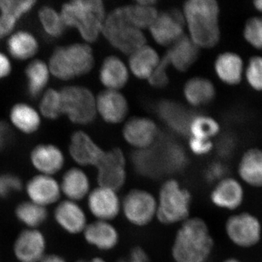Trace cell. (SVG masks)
Here are the masks:
<instances>
[{
    "label": "cell",
    "mask_w": 262,
    "mask_h": 262,
    "mask_svg": "<svg viewBox=\"0 0 262 262\" xmlns=\"http://www.w3.org/2000/svg\"><path fill=\"white\" fill-rule=\"evenodd\" d=\"M66 28L75 29L85 43L97 40L104 23L105 10L100 0H74L60 8Z\"/></svg>",
    "instance_id": "obj_4"
},
{
    "label": "cell",
    "mask_w": 262,
    "mask_h": 262,
    "mask_svg": "<svg viewBox=\"0 0 262 262\" xmlns=\"http://www.w3.org/2000/svg\"><path fill=\"white\" fill-rule=\"evenodd\" d=\"M212 204L225 211H236L246 201L244 184L238 179L227 177L214 184L210 194Z\"/></svg>",
    "instance_id": "obj_11"
},
{
    "label": "cell",
    "mask_w": 262,
    "mask_h": 262,
    "mask_svg": "<svg viewBox=\"0 0 262 262\" xmlns=\"http://www.w3.org/2000/svg\"><path fill=\"white\" fill-rule=\"evenodd\" d=\"M189 148L194 154L203 155L208 154L213 149V144L210 140L191 138Z\"/></svg>",
    "instance_id": "obj_48"
},
{
    "label": "cell",
    "mask_w": 262,
    "mask_h": 262,
    "mask_svg": "<svg viewBox=\"0 0 262 262\" xmlns=\"http://www.w3.org/2000/svg\"><path fill=\"white\" fill-rule=\"evenodd\" d=\"M61 91L62 111L72 123L87 125L96 117V98L91 90L77 84L63 86Z\"/></svg>",
    "instance_id": "obj_7"
},
{
    "label": "cell",
    "mask_w": 262,
    "mask_h": 262,
    "mask_svg": "<svg viewBox=\"0 0 262 262\" xmlns=\"http://www.w3.org/2000/svg\"><path fill=\"white\" fill-rule=\"evenodd\" d=\"M83 234L84 241L100 251H111L120 241V234L116 227L106 221L96 220L88 224Z\"/></svg>",
    "instance_id": "obj_24"
},
{
    "label": "cell",
    "mask_w": 262,
    "mask_h": 262,
    "mask_svg": "<svg viewBox=\"0 0 262 262\" xmlns=\"http://www.w3.org/2000/svg\"><path fill=\"white\" fill-rule=\"evenodd\" d=\"M158 202L148 191L131 189L121 201V211L127 222L136 227H144L151 223L157 215Z\"/></svg>",
    "instance_id": "obj_9"
},
{
    "label": "cell",
    "mask_w": 262,
    "mask_h": 262,
    "mask_svg": "<svg viewBox=\"0 0 262 262\" xmlns=\"http://www.w3.org/2000/svg\"><path fill=\"white\" fill-rule=\"evenodd\" d=\"M29 160L39 174L53 177L63 169L66 158L59 146L51 143H41L34 146Z\"/></svg>",
    "instance_id": "obj_15"
},
{
    "label": "cell",
    "mask_w": 262,
    "mask_h": 262,
    "mask_svg": "<svg viewBox=\"0 0 262 262\" xmlns=\"http://www.w3.org/2000/svg\"><path fill=\"white\" fill-rule=\"evenodd\" d=\"M13 64L8 53L0 51V80H5L13 73Z\"/></svg>",
    "instance_id": "obj_49"
},
{
    "label": "cell",
    "mask_w": 262,
    "mask_h": 262,
    "mask_svg": "<svg viewBox=\"0 0 262 262\" xmlns=\"http://www.w3.org/2000/svg\"><path fill=\"white\" fill-rule=\"evenodd\" d=\"M127 18L136 28L150 27L156 20L158 13L154 6L139 4L125 6Z\"/></svg>",
    "instance_id": "obj_38"
},
{
    "label": "cell",
    "mask_w": 262,
    "mask_h": 262,
    "mask_svg": "<svg viewBox=\"0 0 262 262\" xmlns=\"http://www.w3.org/2000/svg\"><path fill=\"white\" fill-rule=\"evenodd\" d=\"M60 187L61 193L67 196V200L77 202L89 195L91 183L82 169L74 167L63 174Z\"/></svg>",
    "instance_id": "obj_28"
},
{
    "label": "cell",
    "mask_w": 262,
    "mask_h": 262,
    "mask_svg": "<svg viewBox=\"0 0 262 262\" xmlns=\"http://www.w3.org/2000/svg\"><path fill=\"white\" fill-rule=\"evenodd\" d=\"M37 18L43 32L48 37L59 39L64 34L67 28L60 10L50 5H44L38 10Z\"/></svg>",
    "instance_id": "obj_35"
},
{
    "label": "cell",
    "mask_w": 262,
    "mask_h": 262,
    "mask_svg": "<svg viewBox=\"0 0 262 262\" xmlns=\"http://www.w3.org/2000/svg\"><path fill=\"white\" fill-rule=\"evenodd\" d=\"M244 72L251 88L262 92V56H254L250 58Z\"/></svg>",
    "instance_id": "obj_42"
},
{
    "label": "cell",
    "mask_w": 262,
    "mask_h": 262,
    "mask_svg": "<svg viewBox=\"0 0 262 262\" xmlns=\"http://www.w3.org/2000/svg\"><path fill=\"white\" fill-rule=\"evenodd\" d=\"M184 25L182 13L174 9L158 15L149 29L157 42L161 46H169L182 37Z\"/></svg>",
    "instance_id": "obj_14"
},
{
    "label": "cell",
    "mask_w": 262,
    "mask_h": 262,
    "mask_svg": "<svg viewBox=\"0 0 262 262\" xmlns=\"http://www.w3.org/2000/svg\"><path fill=\"white\" fill-rule=\"evenodd\" d=\"M101 33L113 47L127 55L146 42L141 29L136 28L127 18L125 7L117 8L106 17Z\"/></svg>",
    "instance_id": "obj_5"
},
{
    "label": "cell",
    "mask_w": 262,
    "mask_h": 262,
    "mask_svg": "<svg viewBox=\"0 0 262 262\" xmlns=\"http://www.w3.org/2000/svg\"><path fill=\"white\" fill-rule=\"evenodd\" d=\"M18 22L10 15L0 13V40L9 37L15 30Z\"/></svg>",
    "instance_id": "obj_47"
},
{
    "label": "cell",
    "mask_w": 262,
    "mask_h": 262,
    "mask_svg": "<svg viewBox=\"0 0 262 262\" xmlns=\"http://www.w3.org/2000/svg\"><path fill=\"white\" fill-rule=\"evenodd\" d=\"M253 7L257 11L262 13V0H256L253 2Z\"/></svg>",
    "instance_id": "obj_52"
},
{
    "label": "cell",
    "mask_w": 262,
    "mask_h": 262,
    "mask_svg": "<svg viewBox=\"0 0 262 262\" xmlns=\"http://www.w3.org/2000/svg\"><path fill=\"white\" fill-rule=\"evenodd\" d=\"M117 262H143L139 261V260L136 259V258L131 257L129 256L128 258H122L120 259L117 260Z\"/></svg>",
    "instance_id": "obj_54"
},
{
    "label": "cell",
    "mask_w": 262,
    "mask_h": 262,
    "mask_svg": "<svg viewBox=\"0 0 262 262\" xmlns=\"http://www.w3.org/2000/svg\"><path fill=\"white\" fill-rule=\"evenodd\" d=\"M223 262H244L243 261H241V259H239V258H235V257H229L226 258L225 261Z\"/></svg>",
    "instance_id": "obj_55"
},
{
    "label": "cell",
    "mask_w": 262,
    "mask_h": 262,
    "mask_svg": "<svg viewBox=\"0 0 262 262\" xmlns=\"http://www.w3.org/2000/svg\"><path fill=\"white\" fill-rule=\"evenodd\" d=\"M226 235L236 247L250 249L257 246L262 239V222L249 211L236 212L225 224Z\"/></svg>",
    "instance_id": "obj_8"
},
{
    "label": "cell",
    "mask_w": 262,
    "mask_h": 262,
    "mask_svg": "<svg viewBox=\"0 0 262 262\" xmlns=\"http://www.w3.org/2000/svg\"><path fill=\"white\" fill-rule=\"evenodd\" d=\"M214 248V241L206 222L198 217L182 222L172 246L175 262H207Z\"/></svg>",
    "instance_id": "obj_1"
},
{
    "label": "cell",
    "mask_w": 262,
    "mask_h": 262,
    "mask_svg": "<svg viewBox=\"0 0 262 262\" xmlns=\"http://www.w3.org/2000/svg\"><path fill=\"white\" fill-rule=\"evenodd\" d=\"M75 262H106L104 259L100 257H95L93 258L91 260H85V259H80L77 260V261Z\"/></svg>",
    "instance_id": "obj_53"
},
{
    "label": "cell",
    "mask_w": 262,
    "mask_h": 262,
    "mask_svg": "<svg viewBox=\"0 0 262 262\" xmlns=\"http://www.w3.org/2000/svg\"><path fill=\"white\" fill-rule=\"evenodd\" d=\"M214 85L211 81L195 77L188 81L184 87V96L194 106L208 104L215 97Z\"/></svg>",
    "instance_id": "obj_34"
},
{
    "label": "cell",
    "mask_w": 262,
    "mask_h": 262,
    "mask_svg": "<svg viewBox=\"0 0 262 262\" xmlns=\"http://www.w3.org/2000/svg\"><path fill=\"white\" fill-rule=\"evenodd\" d=\"M55 220L67 233L80 234L88 225L84 210L77 202L66 200L58 203L54 212Z\"/></svg>",
    "instance_id": "obj_23"
},
{
    "label": "cell",
    "mask_w": 262,
    "mask_h": 262,
    "mask_svg": "<svg viewBox=\"0 0 262 262\" xmlns=\"http://www.w3.org/2000/svg\"><path fill=\"white\" fill-rule=\"evenodd\" d=\"M47 62L52 77L68 82L89 74L94 68L95 58L88 43L75 42L55 48Z\"/></svg>",
    "instance_id": "obj_3"
},
{
    "label": "cell",
    "mask_w": 262,
    "mask_h": 262,
    "mask_svg": "<svg viewBox=\"0 0 262 262\" xmlns=\"http://www.w3.org/2000/svg\"><path fill=\"white\" fill-rule=\"evenodd\" d=\"M220 130L218 122L211 117L198 116L193 119L189 132L192 137L210 140L211 137L219 134Z\"/></svg>",
    "instance_id": "obj_39"
},
{
    "label": "cell",
    "mask_w": 262,
    "mask_h": 262,
    "mask_svg": "<svg viewBox=\"0 0 262 262\" xmlns=\"http://www.w3.org/2000/svg\"><path fill=\"white\" fill-rule=\"evenodd\" d=\"M23 188L21 179L11 173L0 174V196L8 198L13 193L18 192Z\"/></svg>",
    "instance_id": "obj_43"
},
{
    "label": "cell",
    "mask_w": 262,
    "mask_h": 262,
    "mask_svg": "<svg viewBox=\"0 0 262 262\" xmlns=\"http://www.w3.org/2000/svg\"><path fill=\"white\" fill-rule=\"evenodd\" d=\"M101 83L108 90L116 91L127 83L128 74L123 62L115 56L105 58L99 72Z\"/></svg>",
    "instance_id": "obj_31"
},
{
    "label": "cell",
    "mask_w": 262,
    "mask_h": 262,
    "mask_svg": "<svg viewBox=\"0 0 262 262\" xmlns=\"http://www.w3.org/2000/svg\"><path fill=\"white\" fill-rule=\"evenodd\" d=\"M198 46L192 39L182 36L173 43L172 48L165 55L168 57L170 63L173 64L177 70L185 72L198 59Z\"/></svg>",
    "instance_id": "obj_30"
},
{
    "label": "cell",
    "mask_w": 262,
    "mask_h": 262,
    "mask_svg": "<svg viewBox=\"0 0 262 262\" xmlns=\"http://www.w3.org/2000/svg\"><path fill=\"white\" fill-rule=\"evenodd\" d=\"M217 151L220 156L226 158L230 155L234 149L233 140L229 136L222 137L217 144Z\"/></svg>",
    "instance_id": "obj_50"
},
{
    "label": "cell",
    "mask_w": 262,
    "mask_h": 262,
    "mask_svg": "<svg viewBox=\"0 0 262 262\" xmlns=\"http://www.w3.org/2000/svg\"><path fill=\"white\" fill-rule=\"evenodd\" d=\"M26 192L30 201L39 206H51L61 198L60 184L51 176L39 175L32 177L26 185Z\"/></svg>",
    "instance_id": "obj_20"
},
{
    "label": "cell",
    "mask_w": 262,
    "mask_h": 262,
    "mask_svg": "<svg viewBox=\"0 0 262 262\" xmlns=\"http://www.w3.org/2000/svg\"><path fill=\"white\" fill-rule=\"evenodd\" d=\"M238 179L244 185L262 189V149L251 148L241 156L237 165Z\"/></svg>",
    "instance_id": "obj_26"
},
{
    "label": "cell",
    "mask_w": 262,
    "mask_h": 262,
    "mask_svg": "<svg viewBox=\"0 0 262 262\" xmlns=\"http://www.w3.org/2000/svg\"><path fill=\"white\" fill-rule=\"evenodd\" d=\"M244 37L250 46L262 50V16L248 19L245 24Z\"/></svg>",
    "instance_id": "obj_41"
},
{
    "label": "cell",
    "mask_w": 262,
    "mask_h": 262,
    "mask_svg": "<svg viewBox=\"0 0 262 262\" xmlns=\"http://www.w3.org/2000/svg\"><path fill=\"white\" fill-rule=\"evenodd\" d=\"M38 110L42 118L56 120L63 115L61 91L48 88L39 98Z\"/></svg>",
    "instance_id": "obj_37"
},
{
    "label": "cell",
    "mask_w": 262,
    "mask_h": 262,
    "mask_svg": "<svg viewBox=\"0 0 262 262\" xmlns=\"http://www.w3.org/2000/svg\"><path fill=\"white\" fill-rule=\"evenodd\" d=\"M105 152L83 130L75 131L71 136L69 153L72 159L80 166L97 167Z\"/></svg>",
    "instance_id": "obj_12"
},
{
    "label": "cell",
    "mask_w": 262,
    "mask_h": 262,
    "mask_svg": "<svg viewBox=\"0 0 262 262\" xmlns=\"http://www.w3.org/2000/svg\"><path fill=\"white\" fill-rule=\"evenodd\" d=\"M159 62L157 52L149 46H144L130 54L129 65L136 77L148 79Z\"/></svg>",
    "instance_id": "obj_33"
},
{
    "label": "cell",
    "mask_w": 262,
    "mask_h": 262,
    "mask_svg": "<svg viewBox=\"0 0 262 262\" xmlns=\"http://www.w3.org/2000/svg\"><path fill=\"white\" fill-rule=\"evenodd\" d=\"M37 5L35 0H0V13L20 20L28 15Z\"/></svg>",
    "instance_id": "obj_40"
},
{
    "label": "cell",
    "mask_w": 262,
    "mask_h": 262,
    "mask_svg": "<svg viewBox=\"0 0 262 262\" xmlns=\"http://www.w3.org/2000/svg\"><path fill=\"white\" fill-rule=\"evenodd\" d=\"M40 262H67L66 260L61 256L58 255L51 254L45 256L41 260Z\"/></svg>",
    "instance_id": "obj_51"
},
{
    "label": "cell",
    "mask_w": 262,
    "mask_h": 262,
    "mask_svg": "<svg viewBox=\"0 0 262 262\" xmlns=\"http://www.w3.org/2000/svg\"><path fill=\"white\" fill-rule=\"evenodd\" d=\"M96 112L103 120L110 123H119L126 116L128 106L125 98L113 90L102 91L96 98Z\"/></svg>",
    "instance_id": "obj_25"
},
{
    "label": "cell",
    "mask_w": 262,
    "mask_h": 262,
    "mask_svg": "<svg viewBox=\"0 0 262 262\" xmlns=\"http://www.w3.org/2000/svg\"><path fill=\"white\" fill-rule=\"evenodd\" d=\"M15 213L19 222L29 229H36L42 225L48 215L46 207L39 206L32 201L20 203L15 208Z\"/></svg>",
    "instance_id": "obj_36"
},
{
    "label": "cell",
    "mask_w": 262,
    "mask_h": 262,
    "mask_svg": "<svg viewBox=\"0 0 262 262\" xmlns=\"http://www.w3.org/2000/svg\"><path fill=\"white\" fill-rule=\"evenodd\" d=\"M156 111L160 118L174 132L183 136L190 135L189 128L195 113L188 110L180 103L170 100L158 102Z\"/></svg>",
    "instance_id": "obj_18"
},
{
    "label": "cell",
    "mask_w": 262,
    "mask_h": 262,
    "mask_svg": "<svg viewBox=\"0 0 262 262\" xmlns=\"http://www.w3.org/2000/svg\"><path fill=\"white\" fill-rule=\"evenodd\" d=\"M131 161L136 173L141 177L155 179L163 173L159 155L155 146L134 151L131 155Z\"/></svg>",
    "instance_id": "obj_32"
},
{
    "label": "cell",
    "mask_w": 262,
    "mask_h": 262,
    "mask_svg": "<svg viewBox=\"0 0 262 262\" xmlns=\"http://www.w3.org/2000/svg\"><path fill=\"white\" fill-rule=\"evenodd\" d=\"M155 148L159 155L163 173H177L187 167L188 158L185 150L166 134H160Z\"/></svg>",
    "instance_id": "obj_16"
},
{
    "label": "cell",
    "mask_w": 262,
    "mask_h": 262,
    "mask_svg": "<svg viewBox=\"0 0 262 262\" xmlns=\"http://www.w3.org/2000/svg\"><path fill=\"white\" fill-rule=\"evenodd\" d=\"M8 120L13 130L27 136L37 133L42 123V117L38 108L24 101L15 103L10 107Z\"/></svg>",
    "instance_id": "obj_19"
},
{
    "label": "cell",
    "mask_w": 262,
    "mask_h": 262,
    "mask_svg": "<svg viewBox=\"0 0 262 262\" xmlns=\"http://www.w3.org/2000/svg\"><path fill=\"white\" fill-rule=\"evenodd\" d=\"M7 51L11 59L30 61L39 53L40 44L37 36L26 29L15 30L7 38Z\"/></svg>",
    "instance_id": "obj_21"
},
{
    "label": "cell",
    "mask_w": 262,
    "mask_h": 262,
    "mask_svg": "<svg viewBox=\"0 0 262 262\" xmlns=\"http://www.w3.org/2000/svg\"><path fill=\"white\" fill-rule=\"evenodd\" d=\"M157 218L160 223L171 225L189 219L192 195L176 179H168L160 189Z\"/></svg>",
    "instance_id": "obj_6"
},
{
    "label": "cell",
    "mask_w": 262,
    "mask_h": 262,
    "mask_svg": "<svg viewBox=\"0 0 262 262\" xmlns=\"http://www.w3.org/2000/svg\"><path fill=\"white\" fill-rule=\"evenodd\" d=\"M14 130L9 122L0 120V151H5L14 141Z\"/></svg>",
    "instance_id": "obj_46"
},
{
    "label": "cell",
    "mask_w": 262,
    "mask_h": 262,
    "mask_svg": "<svg viewBox=\"0 0 262 262\" xmlns=\"http://www.w3.org/2000/svg\"><path fill=\"white\" fill-rule=\"evenodd\" d=\"M88 207L97 220L110 222L120 214L121 201L116 191L98 186L88 195Z\"/></svg>",
    "instance_id": "obj_13"
},
{
    "label": "cell",
    "mask_w": 262,
    "mask_h": 262,
    "mask_svg": "<svg viewBox=\"0 0 262 262\" xmlns=\"http://www.w3.org/2000/svg\"><path fill=\"white\" fill-rule=\"evenodd\" d=\"M154 122L146 118L134 117L125 124L123 136L127 143L138 149H146L154 144L158 137Z\"/></svg>",
    "instance_id": "obj_22"
},
{
    "label": "cell",
    "mask_w": 262,
    "mask_h": 262,
    "mask_svg": "<svg viewBox=\"0 0 262 262\" xmlns=\"http://www.w3.org/2000/svg\"><path fill=\"white\" fill-rule=\"evenodd\" d=\"M46 237L37 229L22 231L13 246V252L19 262H40L46 256Z\"/></svg>",
    "instance_id": "obj_17"
},
{
    "label": "cell",
    "mask_w": 262,
    "mask_h": 262,
    "mask_svg": "<svg viewBox=\"0 0 262 262\" xmlns=\"http://www.w3.org/2000/svg\"><path fill=\"white\" fill-rule=\"evenodd\" d=\"M125 158L119 148L106 151L96 167L98 186L113 190H120L126 182Z\"/></svg>",
    "instance_id": "obj_10"
},
{
    "label": "cell",
    "mask_w": 262,
    "mask_h": 262,
    "mask_svg": "<svg viewBox=\"0 0 262 262\" xmlns=\"http://www.w3.org/2000/svg\"><path fill=\"white\" fill-rule=\"evenodd\" d=\"M170 62L168 57L165 55L161 60H160L159 63L148 78L149 84L152 87L161 89L168 84L169 80L166 70Z\"/></svg>",
    "instance_id": "obj_44"
},
{
    "label": "cell",
    "mask_w": 262,
    "mask_h": 262,
    "mask_svg": "<svg viewBox=\"0 0 262 262\" xmlns=\"http://www.w3.org/2000/svg\"><path fill=\"white\" fill-rule=\"evenodd\" d=\"M215 70L222 82L229 85H236L241 83L244 77V61L237 53L226 52L215 60Z\"/></svg>",
    "instance_id": "obj_29"
},
{
    "label": "cell",
    "mask_w": 262,
    "mask_h": 262,
    "mask_svg": "<svg viewBox=\"0 0 262 262\" xmlns=\"http://www.w3.org/2000/svg\"><path fill=\"white\" fill-rule=\"evenodd\" d=\"M227 176V168L221 162H213L208 165L204 171V179L208 184H215Z\"/></svg>",
    "instance_id": "obj_45"
},
{
    "label": "cell",
    "mask_w": 262,
    "mask_h": 262,
    "mask_svg": "<svg viewBox=\"0 0 262 262\" xmlns=\"http://www.w3.org/2000/svg\"><path fill=\"white\" fill-rule=\"evenodd\" d=\"M192 40L196 46L210 48L220 42V7L214 0H191L184 6Z\"/></svg>",
    "instance_id": "obj_2"
},
{
    "label": "cell",
    "mask_w": 262,
    "mask_h": 262,
    "mask_svg": "<svg viewBox=\"0 0 262 262\" xmlns=\"http://www.w3.org/2000/svg\"><path fill=\"white\" fill-rule=\"evenodd\" d=\"M26 91L29 97L39 98L48 89L52 77L47 61L34 58L29 61L24 70Z\"/></svg>",
    "instance_id": "obj_27"
}]
</instances>
